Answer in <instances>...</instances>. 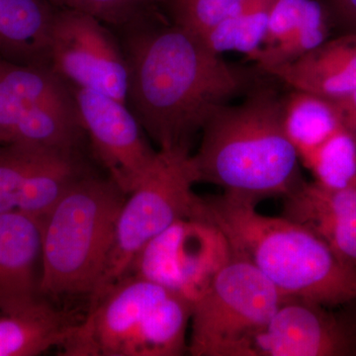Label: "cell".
Here are the masks:
<instances>
[{"label": "cell", "instance_id": "cell-1", "mask_svg": "<svg viewBox=\"0 0 356 356\" xmlns=\"http://www.w3.org/2000/svg\"><path fill=\"white\" fill-rule=\"evenodd\" d=\"M127 104L159 149L191 147L208 119L259 74L227 62L198 35L147 19L124 28Z\"/></svg>", "mask_w": 356, "mask_h": 356}, {"label": "cell", "instance_id": "cell-2", "mask_svg": "<svg viewBox=\"0 0 356 356\" xmlns=\"http://www.w3.org/2000/svg\"><path fill=\"white\" fill-rule=\"evenodd\" d=\"M283 98L257 81L240 104L220 106L192 154L198 182L254 204L289 194L302 179L298 154L283 125Z\"/></svg>", "mask_w": 356, "mask_h": 356}, {"label": "cell", "instance_id": "cell-3", "mask_svg": "<svg viewBox=\"0 0 356 356\" xmlns=\"http://www.w3.org/2000/svg\"><path fill=\"white\" fill-rule=\"evenodd\" d=\"M203 199V217L221 229L232 254L257 267L286 298L329 308L356 301V267L305 227L270 217L222 193Z\"/></svg>", "mask_w": 356, "mask_h": 356}, {"label": "cell", "instance_id": "cell-4", "mask_svg": "<svg viewBox=\"0 0 356 356\" xmlns=\"http://www.w3.org/2000/svg\"><path fill=\"white\" fill-rule=\"evenodd\" d=\"M193 303L158 283L127 274L89 302L74 323L64 356H179L188 350Z\"/></svg>", "mask_w": 356, "mask_h": 356}, {"label": "cell", "instance_id": "cell-5", "mask_svg": "<svg viewBox=\"0 0 356 356\" xmlns=\"http://www.w3.org/2000/svg\"><path fill=\"white\" fill-rule=\"evenodd\" d=\"M126 195L89 172L41 219L42 297H86L99 284Z\"/></svg>", "mask_w": 356, "mask_h": 356}, {"label": "cell", "instance_id": "cell-6", "mask_svg": "<svg viewBox=\"0 0 356 356\" xmlns=\"http://www.w3.org/2000/svg\"><path fill=\"white\" fill-rule=\"evenodd\" d=\"M196 182L191 147L159 149L151 170L122 205L104 270L89 302L127 275L143 248L173 222L202 217V197L193 191Z\"/></svg>", "mask_w": 356, "mask_h": 356}, {"label": "cell", "instance_id": "cell-7", "mask_svg": "<svg viewBox=\"0 0 356 356\" xmlns=\"http://www.w3.org/2000/svg\"><path fill=\"white\" fill-rule=\"evenodd\" d=\"M286 297L250 262L232 255L193 303V356H245L250 339Z\"/></svg>", "mask_w": 356, "mask_h": 356}, {"label": "cell", "instance_id": "cell-8", "mask_svg": "<svg viewBox=\"0 0 356 356\" xmlns=\"http://www.w3.org/2000/svg\"><path fill=\"white\" fill-rule=\"evenodd\" d=\"M221 229L204 218H184L153 238L136 257L132 273L196 301L232 257Z\"/></svg>", "mask_w": 356, "mask_h": 356}, {"label": "cell", "instance_id": "cell-9", "mask_svg": "<svg viewBox=\"0 0 356 356\" xmlns=\"http://www.w3.org/2000/svg\"><path fill=\"white\" fill-rule=\"evenodd\" d=\"M88 14L57 9L50 67L70 86L127 103L128 65L121 42Z\"/></svg>", "mask_w": 356, "mask_h": 356}, {"label": "cell", "instance_id": "cell-10", "mask_svg": "<svg viewBox=\"0 0 356 356\" xmlns=\"http://www.w3.org/2000/svg\"><path fill=\"white\" fill-rule=\"evenodd\" d=\"M72 89L93 154L128 195L151 170L158 152L149 147L127 103L88 89Z\"/></svg>", "mask_w": 356, "mask_h": 356}, {"label": "cell", "instance_id": "cell-11", "mask_svg": "<svg viewBox=\"0 0 356 356\" xmlns=\"http://www.w3.org/2000/svg\"><path fill=\"white\" fill-rule=\"evenodd\" d=\"M350 341L325 307L286 298L250 339L245 356H336L350 353Z\"/></svg>", "mask_w": 356, "mask_h": 356}, {"label": "cell", "instance_id": "cell-12", "mask_svg": "<svg viewBox=\"0 0 356 356\" xmlns=\"http://www.w3.org/2000/svg\"><path fill=\"white\" fill-rule=\"evenodd\" d=\"M284 199L283 216L305 227L356 267V186L330 189L302 180Z\"/></svg>", "mask_w": 356, "mask_h": 356}, {"label": "cell", "instance_id": "cell-13", "mask_svg": "<svg viewBox=\"0 0 356 356\" xmlns=\"http://www.w3.org/2000/svg\"><path fill=\"white\" fill-rule=\"evenodd\" d=\"M41 220L18 210L0 214V313L25 310L40 295Z\"/></svg>", "mask_w": 356, "mask_h": 356}, {"label": "cell", "instance_id": "cell-14", "mask_svg": "<svg viewBox=\"0 0 356 356\" xmlns=\"http://www.w3.org/2000/svg\"><path fill=\"white\" fill-rule=\"evenodd\" d=\"M295 90L336 100L356 91V32L325 41L292 62L264 70Z\"/></svg>", "mask_w": 356, "mask_h": 356}, {"label": "cell", "instance_id": "cell-15", "mask_svg": "<svg viewBox=\"0 0 356 356\" xmlns=\"http://www.w3.org/2000/svg\"><path fill=\"white\" fill-rule=\"evenodd\" d=\"M56 10L48 0H0V58L15 65H50Z\"/></svg>", "mask_w": 356, "mask_h": 356}, {"label": "cell", "instance_id": "cell-16", "mask_svg": "<svg viewBox=\"0 0 356 356\" xmlns=\"http://www.w3.org/2000/svg\"><path fill=\"white\" fill-rule=\"evenodd\" d=\"M74 323L44 297L25 310L0 313V356H34L58 348Z\"/></svg>", "mask_w": 356, "mask_h": 356}, {"label": "cell", "instance_id": "cell-17", "mask_svg": "<svg viewBox=\"0 0 356 356\" xmlns=\"http://www.w3.org/2000/svg\"><path fill=\"white\" fill-rule=\"evenodd\" d=\"M70 84L50 65L6 63L0 70V144L28 112Z\"/></svg>", "mask_w": 356, "mask_h": 356}, {"label": "cell", "instance_id": "cell-18", "mask_svg": "<svg viewBox=\"0 0 356 356\" xmlns=\"http://www.w3.org/2000/svg\"><path fill=\"white\" fill-rule=\"evenodd\" d=\"M89 172L81 151L48 149L26 179L16 210L41 220L76 180Z\"/></svg>", "mask_w": 356, "mask_h": 356}, {"label": "cell", "instance_id": "cell-19", "mask_svg": "<svg viewBox=\"0 0 356 356\" xmlns=\"http://www.w3.org/2000/svg\"><path fill=\"white\" fill-rule=\"evenodd\" d=\"M283 125L302 163L343 127L332 100L295 89L283 98Z\"/></svg>", "mask_w": 356, "mask_h": 356}, {"label": "cell", "instance_id": "cell-20", "mask_svg": "<svg viewBox=\"0 0 356 356\" xmlns=\"http://www.w3.org/2000/svg\"><path fill=\"white\" fill-rule=\"evenodd\" d=\"M274 1L245 0L201 38L218 54L238 51L252 60L264 46Z\"/></svg>", "mask_w": 356, "mask_h": 356}, {"label": "cell", "instance_id": "cell-21", "mask_svg": "<svg viewBox=\"0 0 356 356\" xmlns=\"http://www.w3.org/2000/svg\"><path fill=\"white\" fill-rule=\"evenodd\" d=\"M330 14L325 4L309 0L301 22L280 43L261 48L252 58L261 72L292 62L327 41L330 32Z\"/></svg>", "mask_w": 356, "mask_h": 356}, {"label": "cell", "instance_id": "cell-22", "mask_svg": "<svg viewBox=\"0 0 356 356\" xmlns=\"http://www.w3.org/2000/svg\"><path fill=\"white\" fill-rule=\"evenodd\" d=\"M302 163L325 188L356 186V140L341 127Z\"/></svg>", "mask_w": 356, "mask_h": 356}, {"label": "cell", "instance_id": "cell-23", "mask_svg": "<svg viewBox=\"0 0 356 356\" xmlns=\"http://www.w3.org/2000/svg\"><path fill=\"white\" fill-rule=\"evenodd\" d=\"M48 147L0 144V214L16 210L26 179Z\"/></svg>", "mask_w": 356, "mask_h": 356}, {"label": "cell", "instance_id": "cell-24", "mask_svg": "<svg viewBox=\"0 0 356 356\" xmlns=\"http://www.w3.org/2000/svg\"><path fill=\"white\" fill-rule=\"evenodd\" d=\"M57 9H69L93 16L104 24L121 29L151 19L158 0H48Z\"/></svg>", "mask_w": 356, "mask_h": 356}, {"label": "cell", "instance_id": "cell-25", "mask_svg": "<svg viewBox=\"0 0 356 356\" xmlns=\"http://www.w3.org/2000/svg\"><path fill=\"white\" fill-rule=\"evenodd\" d=\"M168 20L203 37L245 0H161Z\"/></svg>", "mask_w": 356, "mask_h": 356}, {"label": "cell", "instance_id": "cell-26", "mask_svg": "<svg viewBox=\"0 0 356 356\" xmlns=\"http://www.w3.org/2000/svg\"><path fill=\"white\" fill-rule=\"evenodd\" d=\"M309 0H275L262 48L284 41L301 22Z\"/></svg>", "mask_w": 356, "mask_h": 356}, {"label": "cell", "instance_id": "cell-27", "mask_svg": "<svg viewBox=\"0 0 356 356\" xmlns=\"http://www.w3.org/2000/svg\"><path fill=\"white\" fill-rule=\"evenodd\" d=\"M331 19L346 32H356V0H325Z\"/></svg>", "mask_w": 356, "mask_h": 356}, {"label": "cell", "instance_id": "cell-28", "mask_svg": "<svg viewBox=\"0 0 356 356\" xmlns=\"http://www.w3.org/2000/svg\"><path fill=\"white\" fill-rule=\"evenodd\" d=\"M343 127L356 140V91L339 99L332 100Z\"/></svg>", "mask_w": 356, "mask_h": 356}, {"label": "cell", "instance_id": "cell-29", "mask_svg": "<svg viewBox=\"0 0 356 356\" xmlns=\"http://www.w3.org/2000/svg\"><path fill=\"white\" fill-rule=\"evenodd\" d=\"M6 60H3V58H0V70H1L2 69H3V67L4 65H6ZM9 63V62H8Z\"/></svg>", "mask_w": 356, "mask_h": 356}]
</instances>
